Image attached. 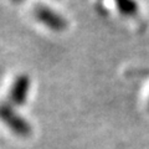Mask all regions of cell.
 <instances>
[{
    "instance_id": "1",
    "label": "cell",
    "mask_w": 149,
    "mask_h": 149,
    "mask_svg": "<svg viewBox=\"0 0 149 149\" xmlns=\"http://www.w3.org/2000/svg\"><path fill=\"white\" fill-rule=\"evenodd\" d=\"M0 113H1L3 122L5 123L15 134L21 136V137H25V136H29L30 134V132H31L30 124L27 123L21 116H19L10 106L4 103L1 106Z\"/></svg>"
},
{
    "instance_id": "2",
    "label": "cell",
    "mask_w": 149,
    "mask_h": 149,
    "mask_svg": "<svg viewBox=\"0 0 149 149\" xmlns=\"http://www.w3.org/2000/svg\"><path fill=\"white\" fill-rule=\"evenodd\" d=\"M34 14L40 22H42L44 25H46L49 29L54 30V31H62L67 25L65 17H62L60 14L54 11L49 6L36 5Z\"/></svg>"
},
{
    "instance_id": "3",
    "label": "cell",
    "mask_w": 149,
    "mask_h": 149,
    "mask_svg": "<svg viewBox=\"0 0 149 149\" xmlns=\"http://www.w3.org/2000/svg\"><path fill=\"white\" fill-rule=\"evenodd\" d=\"M29 87H30V80L26 74H20V76L15 78L10 91V100L14 104L22 106L25 103Z\"/></svg>"
},
{
    "instance_id": "4",
    "label": "cell",
    "mask_w": 149,
    "mask_h": 149,
    "mask_svg": "<svg viewBox=\"0 0 149 149\" xmlns=\"http://www.w3.org/2000/svg\"><path fill=\"white\" fill-rule=\"evenodd\" d=\"M118 10L125 16H132L138 11V4L136 0H114Z\"/></svg>"
},
{
    "instance_id": "5",
    "label": "cell",
    "mask_w": 149,
    "mask_h": 149,
    "mask_svg": "<svg viewBox=\"0 0 149 149\" xmlns=\"http://www.w3.org/2000/svg\"><path fill=\"white\" fill-rule=\"evenodd\" d=\"M15 3H21V1H24V0H14Z\"/></svg>"
}]
</instances>
